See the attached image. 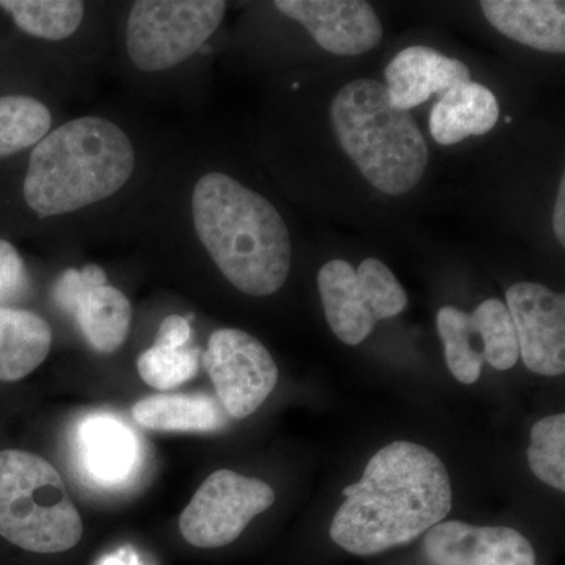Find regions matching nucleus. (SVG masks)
<instances>
[{"mask_svg": "<svg viewBox=\"0 0 565 565\" xmlns=\"http://www.w3.org/2000/svg\"><path fill=\"white\" fill-rule=\"evenodd\" d=\"M330 526L345 552L373 556L405 545L444 522L451 511L448 470L430 449L394 441L375 452Z\"/></svg>", "mask_w": 565, "mask_h": 565, "instance_id": "obj_1", "label": "nucleus"}, {"mask_svg": "<svg viewBox=\"0 0 565 565\" xmlns=\"http://www.w3.org/2000/svg\"><path fill=\"white\" fill-rule=\"evenodd\" d=\"M192 217L200 243L234 288L255 297L282 288L292 243L269 200L228 174L211 172L193 189Z\"/></svg>", "mask_w": 565, "mask_h": 565, "instance_id": "obj_2", "label": "nucleus"}, {"mask_svg": "<svg viewBox=\"0 0 565 565\" xmlns=\"http://www.w3.org/2000/svg\"><path fill=\"white\" fill-rule=\"evenodd\" d=\"M136 152L120 126L82 117L33 147L24 199L40 217L68 214L109 199L129 181Z\"/></svg>", "mask_w": 565, "mask_h": 565, "instance_id": "obj_3", "label": "nucleus"}, {"mask_svg": "<svg viewBox=\"0 0 565 565\" xmlns=\"http://www.w3.org/2000/svg\"><path fill=\"white\" fill-rule=\"evenodd\" d=\"M330 121L345 154L379 192L404 195L422 182L429 148L411 111L392 106L384 82L345 84L330 104Z\"/></svg>", "mask_w": 565, "mask_h": 565, "instance_id": "obj_4", "label": "nucleus"}, {"mask_svg": "<svg viewBox=\"0 0 565 565\" xmlns=\"http://www.w3.org/2000/svg\"><path fill=\"white\" fill-rule=\"evenodd\" d=\"M84 527L62 476L32 452L0 451V535L25 552L62 553Z\"/></svg>", "mask_w": 565, "mask_h": 565, "instance_id": "obj_5", "label": "nucleus"}, {"mask_svg": "<svg viewBox=\"0 0 565 565\" xmlns=\"http://www.w3.org/2000/svg\"><path fill=\"white\" fill-rule=\"evenodd\" d=\"M225 11L223 0H139L126 31L129 58L147 73L173 68L202 50Z\"/></svg>", "mask_w": 565, "mask_h": 565, "instance_id": "obj_6", "label": "nucleus"}, {"mask_svg": "<svg viewBox=\"0 0 565 565\" xmlns=\"http://www.w3.org/2000/svg\"><path fill=\"white\" fill-rule=\"evenodd\" d=\"M318 288L330 329L348 345L362 344L375 323L403 313L407 292L392 269L377 258H366L359 269L344 259L323 264Z\"/></svg>", "mask_w": 565, "mask_h": 565, "instance_id": "obj_7", "label": "nucleus"}, {"mask_svg": "<svg viewBox=\"0 0 565 565\" xmlns=\"http://www.w3.org/2000/svg\"><path fill=\"white\" fill-rule=\"evenodd\" d=\"M437 329L446 364L465 385L478 382L484 363L508 371L519 362L514 322L501 300L487 299L473 313L444 307L437 315Z\"/></svg>", "mask_w": 565, "mask_h": 565, "instance_id": "obj_8", "label": "nucleus"}, {"mask_svg": "<svg viewBox=\"0 0 565 565\" xmlns=\"http://www.w3.org/2000/svg\"><path fill=\"white\" fill-rule=\"evenodd\" d=\"M274 503V489L266 482L230 470L215 471L182 511V537L199 548L233 544Z\"/></svg>", "mask_w": 565, "mask_h": 565, "instance_id": "obj_9", "label": "nucleus"}, {"mask_svg": "<svg viewBox=\"0 0 565 565\" xmlns=\"http://www.w3.org/2000/svg\"><path fill=\"white\" fill-rule=\"evenodd\" d=\"M203 364L218 403L232 418L255 414L278 384L273 355L250 333L222 329L211 334Z\"/></svg>", "mask_w": 565, "mask_h": 565, "instance_id": "obj_10", "label": "nucleus"}, {"mask_svg": "<svg viewBox=\"0 0 565 565\" xmlns=\"http://www.w3.org/2000/svg\"><path fill=\"white\" fill-rule=\"evenodd\" d=\"M71 448L81 478L103 492L129 489L143 470V438L110 412L85 415L74 427Z\"/></svg>", "mask_w": 565, "mask_h": 565, "instance_id": "obj_11", "label": "nucleus"}, {"mask_svg": "<svg viewBox=\"0 0 565 565\" xmlns=\"http://www.w3.org/2000/svg\"><path fill=\"white\" fill-rule=\"evenodd\" d=\"M519 343L531 373L557 377L565 371V297L541 282H515L505 292Z\"/></svg>", "mask_w": 565, "mask_h": 565, "instance_id": "obj_12", "label": "nucleus"}, {"mask_svg": "<svg viewBox=\"0 0 565 565\" xmlns=\"http://www.w3.org/2000/svg\"><path fill=\"white\" fill-rule=\"evenodd\" d=\"M274 6L300 22L330 54L356 57L384 39L377 13L364 0H277Z\"/></svg>", "mask_w": 565, "mask_h": 565, "instance_id": "obj_13", "label": "nucleus"}, {"mask_svg": "<svg viewBox=\"0 0 565 565\" xmlns=\"http://www.w3.org/2000/svg\"><path fill=\"white\" fill-rule=\"evenodd\" d=\"M424 553L433 565H535L530 541L505 526L440 522L427 531Z\"/></svg>", "mask_w": 565, "mask_h": 565, "instance_id": "obj_14", "label": "nucleus"}, {"mask_svg": "<svg viewBox=\"0 0 565 565\" xmlns=\"http://www.w3.org/2000/svg\"><path fill=\"white\" fill-rule=\"evenodd\" d=\"M470 81V68L463 62L429 46L405 47L385 68L390 103L407 111Z\"/></svg>", "mask_w": 565, "mask_h": 565, "instance_id": "obj_15", "label": "nucleus"}, {"mask_svg": "<svg viewBox=\"0 0 565 565\" xmlns=\"http://www.w3.org/2000/svg\"><path fill=\"white\" fill-rule=\"evenodd\" d=\"M487 21L508 39L552 54L565 52V3L559 0H484Z\"/></svg>", "mask_w": 565, "mask_h": 565, "instance_id": "obj_16", "label": "nucleus"}, {"mask_svg": "<svg viewBox=\"0 0 565 565\" xmlns=\"http://www.w3.org/2000/svg\"><path fill=\"white\" fill-rule=\"evenodd\" d=\"M500 118V104L484 85L463 82L440 96L430 110L429 131L438 145L459 143L492 131Z\"/></svg>", "mask_w": 565, "mask_h": 565, "instance_id": "obj_17", "label": "nucleus"}, {"mask_svg": "<svg viewBox=\"0 0 565 565\" xmlns=\"http://www.w3.org/2000/svg\"><path fill=\"white\" fill-rule=\"evenodd\" d=\"M132 416L140 426L166 433H217L228 415L207 394H156L134 405Z\"/></svg>", "mask_w": 565, "mask_h": 565, "instance_id": "obj_18", "label": "nucleus"}, {"mask_svg": "<svg viewBox=\"0 0 565 565\" xmlns=\"http://www.w3.org/2000/svg\"><path fill=\"white\" fill-rule=\"evenodd\" d=\"M50 323L32 311L0 307V382L33 373L50 355Z\"/></svg>", "mask_w": 565, "mask_h": 565, "instance_id": "obj_19", "label": "nucleus"}, {"mask_svg": "<svg viewBox=\"0 0 565 565\" xmlns=\"http://www.w3.org/2000/svg\"><path fill=\"white\" fill-rule=\"evenodd\" d=\"M71 315L88 344L102 353L118 351L131 330V302L110 285L96 286L85 294Z\"/></svg>", "mask_w": 565, "mask_h": 565, "instance_id": "obj_20", "label": "nucleus"}, {"mask_svg": "<svg viewBox=\"0 0 565 565\" xmlns=\"http://www.w3.org/2000/svg\"><path fill=\"white\" fill-rule=\"evenodd\" d=\"M0 9L14 24L36 39L66 40L84 20V2L77 0H0Z\"/></svg>", "mask_w": 565, "mask_h": 565, "instance_id": "obj_21", "label": "nucleus"}, {"mask_svg": "<svg viewBox=\"0 0 565 565\" xmlns=\"http://www.w3.org/2000/svg\"><path fill=\"white\" fill-rule=\"evenodd\" d=\"M50 109L31 96H0V159L39 145L51 132Z\"/></svg>", "mask_w": 565, "mask_h": 565, "instance_id": "obj_22", "label": "nucleus"}, {"mask_svg": "<svg viewBox=\"0 0 565 565\" xmlns=\"http://www.w3.org/2000/svg\"><path fill=\"white\" fill-rule=\"evenodd\" d=\"M527 463L544 484L565 490V415H552L534 424Z\"/></svg>", "mask_w": 565, "mask_h": 565, "instance_id": "obj_23", "label": "nucleus"}, {"mask_svg": "<svg viewBox=\"0 0 565 565\" xmlns=\"http://www.w3.org/2000/svg\"><path fill=\"white\" fill-rule=\"evenodd\" d=\"M199 349H170L152 344V348L139 356L137 367L141 381L156 390L177 388L191 381L199 373Z\"/></svg>", "mask_w": 565, "mask_h": 565, "instance_id": "obj_24", "label": "nucleus"}, {"mask_svg": "<svg viewBox=\"0 0 565 565\" xmlns=\"http://www.w3.org/2000/svg\"><path fill=\"white\" fill-rule=\"evenodd\" d=\"M103 285H107V275L95 264L85 266L81 270L68 269L55 281L52 299L58 308L71 315L85 294Z\"/></svg>", "mask_w": 565, "mask_h": 565, "instance_id": "obj_25", "label": "nucleus"}, {"mask_svg": "<svg viewBox=\"0 0 565 565\" xmlns=\"http://www.w3.org/2000/svg\"><path fill=\"white\" fill-rule=\"evenodd\" d=\"M28 288V274L17 247L0 239V305L22 296Z\"/></svg>", "mask_w": 565, "mask_h": 565, "instance_id": "obj_26", "label": "nucleus"}, {"mask_svg": "<svg viewBox=\"0 0 565 565\" xmlns=\"http://www.w3.org/2000/svg\"><path fill=\"white\" fill-rule=\"evenodd\" d=\"M191 323L188 319L181 318V316H169L159 327L154 345L170 349L184 348L191 340Z\"/></svg>", "mask_w": 565, "mask_h": 565, "instance_id": "obj_27", "label": "nucleus"}, {"mask_svg": "<svg viewBox=\"0 0 565 565\" xmlns=\"http://www.w3.org/2000/svg\"><path fill=\"white\" fill-rule=\"evenodd\" d=\"M553 230L557 243L565 245V178H561L559 191H557L555 212H553Z\"/></svg>", "mask_w": 565, "mask_h": 565, "instance_id": "obj_28", "label": "nucleus"}, {"mask_svg": "<svg viewBox=\"0 0 565 565\" xmlns=\"http://www.w3.org/2000/svg\"><path fill=\"white\" fill-rule=\"evenodd\" d=\"M96 565H150L141 559L139 553L132 546H122L117 552H111L109 555L103 556Z\"/></svg>", "mask_w": 565, "mask_h": 565, "instance_id": "obj_29", "label": "nucleus"}]
</instances>
